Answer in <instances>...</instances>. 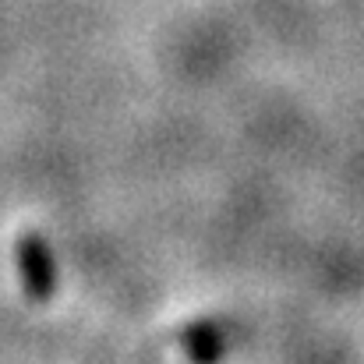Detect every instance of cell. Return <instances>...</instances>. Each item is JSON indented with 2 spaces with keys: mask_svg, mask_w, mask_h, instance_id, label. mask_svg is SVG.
I'll return each mask as SVG.
<instances>
[{
  "mask_svg": "<svg viewBox=\"0 0 364 364\" xmlns=\"http://www.w3.org/2000/svg\"><path fill=\"white\" fill-rule=\"evenodd\" d=\"M18 265H21L28 297L46 301V297L57 290V265H53V255L46 251V244L39 241L36 234H28V237L18 241Z\"/></svg>",
  "mask_w": 364,
  "mask_h": 364,
  "instance_id": "obj_1",
  "label": "cell"
},
{
  "mask_svg": "<svg viewBox=\"0 0 364 364\" xmlns=\"http://www.w3.org/2000/svg\"><path fill=\"white\" fill-rule=\"evenodd\" d=\"M188 350H191L195 358H216V354L223 350V343L216 340V333H213L209 326H198L195 333H188Z\"/></svg>",
  "mask_w": 364,
  "mask_h": 364,
  "instance_id": "obj_2",
  "label": "cell"
}]
</instances>
